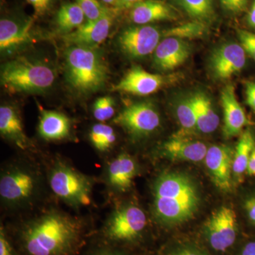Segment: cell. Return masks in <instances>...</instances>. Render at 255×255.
Returning a JSON list of instances; mask_svg holds the SVG:
<instances>
[{
    "instance_id": "obj_1",
    "label": "cell",
    "mask_w": 255,
    "mask_h": 255,
    "mask_svg": "<svg viewBox=\"0 0 255 255\" xmlns=\"http://www.w3.org/2000/svg\"><path fill=\"white\" fill-rule=\"evenodd\" d=\"M84 228L78 216L49 207L26 220L20 236L29 255H71L81 243Z\"/></svg>"
},
{
    "instance_id": "obj_2",
    "label": "cell",
    "mask_w": 255,
    "mask_h": 255,
    "mask_svg": "<svg viewBox=\"0 0 255 255\" xmlns=\"http://www.w3.org/2000/svg\"><path fill=\"white\" fill-rule=\"evenodd\" d=\"M152 212L157 223L177 226L194 217L200 205L195 182L187 174L164 172L157 176L152 187Z\"/></svg>"
},
{
    "instance_id": "obj_3",
    "label": "cell",
    "mask_w": 255,
    "mask_h": 255,
    "mask_svg": "<svg viewBox=\"0 0 255 255\" xmlns=\"http://www.w3.org/2000/svg\"><path fill=\"white\" fill-rule=\"evenodd\" d=\"M46 174L36 164L18 158L5 164L0 174V200L3 209L17 213L33 209L46 191Z\"/></svg>"
},
{
    "instance_id": "obj_4",
    "label": "cell",
    "mask_w": 255,
    "mask_h": 255,
    "mask_svg": "<svg viewBox=\"0 0 255 255\" xmlns=\"http://www.w3.org/2000/svg\"><path fill=\"white\" fill-rule=\"evenodd\" d=\"M63 57L65 83L77 97H87L105 88L110 72L99 47L68 46Z\"/></svg>"
},
{
    "instance_id": "obj_5",
    "label": "cell",
    "mask_w": 255,
    "mask_h": 255,
    "mask_svg": "<svg viewBox=\"0 0 255 255\" xmlns=\"http://www.w3.org/2000/svg\"><path fill=\"white\" fill-rule=\"evenodd\" d=\"M57 79L54 64L44 57L20 55L1 66V85L6 92L21 95H44Z\"/></svg>"
},
{
    "instance_id": "obj_6",
    "label": "cell",
    "mask_w": 255,
    "mask_h": 255,
    "mask_svg": "<svg viewBox=\"0 0 255 255\" xmlns=\"http://www.w3.org/2000/svg\"><path fill=\"white\" fill-rule=\"evenodd\" d=\"M46 177L52 194L65 205L75 211L91 205L95 178L82 173L65 159H52Z\"/></svg>"
},
{
    "instance_id": "obj_7",
    "label": "cell",
    "mask_w": 255,
    "mask_h": 255,
    "mask_svg": "<svg viewBox=\"0 0 255 255\" xmlns=\"http://www.w3.org/2000/svg\"><path fill=\"white\" fill-rule=\"evenodd\" d=\"M35 19L23 14L3 16L0 20V53L1 58H15L23 54L41 39Z\"/></svg>"
},
{
    "instance_id": "obj_8",
    "label": "cell",
    "mask_w": 255,
    "mask_h": 255,
    "mask_svg": "<svg viewBox=\"0 0 255 255\" xmlns=\"http://www.w3.org/2000/svg\"><path fill=\"white\" fill-rule=\"evenodd\" d=\"M147 223V216L140 206L133 203H122L107 216L103 232L110 241L133 242L141 236Z\"/></svg>"
},
{
    "instance_id": "obj_9",
    "label": "cell",
    "mask_w": 255,
    "mask_h": 255,
    "mask_svg": "<svg viewBox=\"0 0 255 255\" xmlns=\"http://www.w3.org/2000/svg\"><path fill=\"white\" fill-rule=\"evenodd\" d=\"M113 123L122 128L132 139H141L158 128L160 117L152 102L143 101L124 107L114 119Z\"/></svg>"
},
{
    "instance_id": "obj_10",
    "label": "cell",
    "mask_w": 255,
    "mask_h": 255,
    "mask_svg": "<svg viewBox=\"0 0 255 255\" xmlns=\"http://www.w3.org/2000/svg\"><path fill=\"white\" fill-rule=\"evenodd\" d=\"M160 31L150 25H138L124 29L117 37V46L124 55L140 59L154 53L160 42Z\"/></svg>"
},
{
    "instance_id": "obj_11",
    "label": "cell",
    "mask_w": 255,
    "mask_h": 255,
    "mask_svg": "<svg viewBox=\"0 0 255 255\" xmlns=\"http://www.w3.org/2000/svg\"><path fill=\"white\" fill-rule=\"evenodd\" d=\"M237 216L231 208L222 206L210 216L204 226L206 238L215 251L224 252L237 238Z\"/></svg>"
},
{
    "instance_id": "obj_12",
    "label": "cell",
    "mask_w": 255,
    "mask_h": 255,
    "mask_svg": "<svg viewBox=\"0 0 255 255\" xmlns=\"http://www.w3.org/2000/svg\"><path fill=\"white\" fill-rule=\"evenodd\" d=\"M138 173L136 160L128 154L121 153L107 162L104 170L103 181L111 195H118L131 189Z\"/></svg>"
},
{
    "instance_id": "obj_13",
    "label": "cell",
    "mask_w": 255,
    "mask_h": 255,
    "mask_svg": "<svg viewBox=\"0 0 255 255\" xmlns=\"http://www.w3.org/2000/svg\"><path fill=\"white\" fill-rule=\"evenodd\" d=\"M116 12L110 9L109 12L96 20L89 21L75 31L62 36L68 46H80L97 48L107 39L113 26Z\"/></svg>"
},
{
    "instance_id": "obj_14",
    "label": "cell",
    "mask_w": 255,
    "mask_h": 255,
    "mask_svg": "<svg viewBox=\"0 0 255 255\" xmlns=\"http://www.w3.org/2000/svg\"><path fill=\"white\" fill-rule=\"evenodd\" d=\"M246 63V51L236 43H227L213 52L210 58V68L219 80H228L240 73Z\"/></svg>"
},
{
    "instance_id": "obj_15",
    "label": "cell",
    "mask_w": 255,
    "mask_h": 255,
    "mask_svg": "<svg viewBox=\"0 0 255 255\" xmlns=\"http://www.w3.org/2000/svg\"><path fill=\"white\" fill-rule=\"evenodd\" d=\"M233 160L232 149L226 145L211 146L204 159L213 182L223 192L232 189Z\"/></svg>"
},
{
    "instance_id": "obj_16",
    "label": "cell",
    "mask_w": 255,
    "mask_h": 255,
    "mask_svg": "<svg viewBox=\"0 0 255 255\" xmlns=\"http://www.w3.org/2000/svg\"><path fill=\"white\" fill-rule=\"evenodd\" d=\"M39 110L37 132L46 142H61L73 137V122L66 114L55 110H47L38 105Z\"/></svg>"
},
{
    "instance_id": "obj_17",
    "label": "cell",
    "mask_w": 255,
    "mask_h": 255,
    "mask_svg": "<svg viewBox=\"0 0 255 255\" xmlns=\"http://www.w3.org/2000/svg\"><path fill=\"white\" fill-rule=\"evenodd\" d=\"M0 134L19 150L26 151L33 147L25 132L21 112L12 104H4L0 107Z\"/></svg>"
},
{
    "instance_id": "obj_18",
    "label": "cell",
    "mask_w": 255,
    "mask_h": 255,
    "mask_svg": "<svg viewBox=\"0 0 255 255\" xmlns=\"http://www.w3.org/2000/svg\"><path fill=\"white\" fill-rule=\"evenodd\" d=\"M208 147L200 140L174 135L159 148V155L172 161L198 162L205 159Z\"/></svg>"
},
{
    "instance_id": "obj_19",
    "label": "cell",
    "mask_w": 255,
    "mask_h": 255,
    "mask_svg": "<svg viewBox=\"0 0 255 255\" xmlns=\"http://www.w3.org/2000/svg\"><path fill=\"white\" fill-rule=\"evenodd\" d=\"M164 81L161 75L148 73L140 66H133L114 87L113 91L137 96L150 95L159 90Z\"/></svg>"
},
{
    "instance_id": "obj_20",
    "label": "cell",
    "mask_w": 255,
    "mask_h": 255,
    "mask_svg": "<svg viewBox=\"0 0 255 255\" xmlns=\"http://www.w3.org/2000/svg\"><path fill=\"white\" fill-rule=\"evenodd\" d=\"M191 53L189 43L181 38L167 37L159 42L153 54V63L160 70H173L182 65Z\"/></svg>"
},
{
    "instance_id": "obj_21",
    "label": "cell",
    "mask_w": 255,
    "mask_h": 255,
    "mask_svg": "<svg viewBox=\"0 0 255 255\" xmlns=\"http://www.w3.org/2000/svg\"><path fill=\"white\" fill-rule=\"evenodd\" d=\"M221 105L223 110V132L225 136L231 137L241 133L248 124L246 113L236 98L235 88L228 85L221 92Z\"/></svg>"
},
{
    "instance_id": "obj_22",
    "label": "cell",
    "mask_w": 255,
    "mask_h": 255,
    "mask_svg": "<svg viewBox=\"0 0 255 255\" xmlns=\"http://www.w3.org/2000/svg\"><path fill=\"white\" fill-rule=\"evenodd\" d=\"M175 18L173 9L165 3L156 0H145L130 9V18L137 25Z\"/></svg>"
},
{
    "instance_id": "obj_23",
    "label": "cell",
    "mask_w": 255,
    "mask_h": 255,
    "mask_svg": "<svg viewBox=\"0 0 255 255\" xmlns=\"http://www.w3.org/2000/svg\"><path fill=\"white\" fill-rule=\"evenodd\" d=\"M191 100L195 112L198 131L204 134L214 132L219 127V117L208 96L197 92L191 96Z\"/></svg>"
},
{
    "instance_id": "obj_24",
    "label": "cell",
    "mask_w": 255,
    "mask_h": 255,
    "mask_svg": "<svg viewBox=\"0 0 255 255\" xmlns=\"http://www.w3.org/2000/svg\"><path fill=\"white\" fill-rule=\"evenodd\" d=\"M85 13L76 2L62 4L55 17V29L62 36L68 34L85 23Z\"/></svg>"
},
{
    "instance_id": "obj_25",
    "label": "cell",
    "mask_w": 255,
    "mask_h": 255,
    "mask_svg": "<svg viewBox=\"0 0 255 255\" xmlns=\"http://www.w3.org/2000/svg\"><path fill=\"white\" fill-rule=\"evenodd\" d=\"M89 141L93 148L100 154H107L113 150L117 141L114 128L105 123L94 124L88 132Z\"/></svg>"
},
{
    "instance_id": "obj_26",
    "label": "cell",
    "mask_w": 255,
    "mask_h": 255,
    "mask_svg": "<svg viewBox=\"0 0 255 255\" xmlns=\"http://www.w3.org/2000/svg\"><path fill=\"white\" fill-rule=\"evenodd\" d=\"M255 147L253 133L250 130H246L240 137L236 153L233 157V175L235 179L241 180L243 174L247 172L250 157Z\"/></svg>"
},
{
    "instance_id": "obj_27",
    "label": "cell",
    "mask_w": 255,
    "mask_h": 255,
    "mask_svg": "<svg viewBox=\"0 0 255 255\" xmlns=\"http://www.w3.org/2000/svg\"><path fill=\"white\" fill-rule=\"evenodd\" d=\"M176 115L182 128L177 135L189 137L191 134L198 131L197 122L191 96L183 97L178 101L176 105Z\"/></svg>"
},
{
    "instance_id": "obj_28",
    "label": "cell",
    "mask_w": 255,
    "mask_h": 255,
    "mask_svg": "<svg viewBox=\"0 0 255 255\" xmlns=\"http://www.w3.org/2000/svg\"><path fill=\"white\" fill-rule=\"evenodd\" d=\"M179 4L191 17L204 20L211 16L214 11L213 0H178Z\"/></svg>"
},
{
    "instance_id": "obj_29",
    "label": "cell",
    "mask_w": 255,
    "mask_h": 255,
    "mask_svg": "<svg viewBox=\"0 0 255 255\" xmlns=\"http://www.w3.org/2000/svg\"><path fill=\"white\" fill-rule=\"evenodd\" d=\"M206 26L201 22H191L184 23L180 26H176L167 30L164 33L166 37H175V38H199L205 33Z\"/></svg>"
},
{
    "instance_id": "obj_30",
    "label": "cell",
    "mask_w": 255,
    "mask_h": 255,
    "mask_svg": "<svg viewBox=\"0 0 255 255\" xmlns=\"http://www.w3.org/2000/svg\"><path fill=\"white\" fill-rule=\"evenodd\" d=\"M115 100L112 97H102L94 103L92 114L96 120L105 123L115 115Z\"/></svg>"
},
{
    "instance_id": "obj_31",
    "label": "cell",
    "mask_w": 255,
    "mask_h": 255,
    "mask_svg": "<svg viewBox=\"0 0 255 255\" xmlns=\"http://www.w3.org/2000/svg\"><path fill=\"white\" fill-rule=\"evenodd\" d=\"M85 13L87 20L92 21L102 17L110 11V8L101 4L98 0H75Z\"/></svg>"
},
{
    "instance_id": "obj_32",
    "label": "cell",
    "mask_w": 255,
    "mask_h": 255,
    "mask_svg": "<svg viewBox=\"0 0 255 255\" xmlns=\"http://www.w3.org/2000/svg\"><path fill=\"white\" fill-rule=\"evenodd\" d=\"M33 6L35 17H43L53 9L59 0H26Z\"/></svg>"
},
{
    "instance_id": "obj_33",
    "label": "cell",
    "mask_w": 255,
    "mask_h": 255,
    "mask_svg": "<svg viewBox=\"0 0 255 255\" xmlns=\"http://www.w3.org/2000/svg\"><path fill=\"white\" fill-rule=\"evenodd\" d=\"M242 46L252 58L255 60V34L251 32L240 30L238 31Z\"/></svg>"
},
{
    "instance_id": "obj_34",
    "label": "cell",
    "mask_w": 255,
    "mask_h": 255,
    "mask_svg": "<svg viewBox=\"0 0 255 255\" xmlns=\"http://www.w3.org/2000/svg\"><path fill=\"white\" fill-rule=\"evenodd\" d=\"M223 7L234 14L241 13L246 9L248 0H221Z\"/></svg>"
},
{
    "instance_id": "obj_35",
    "label": "cell",
    "mask_w": 255,
    "mask_h": 255,
    "mask_svg": "<svg viewBox=\"0 0 255 255\" xmlns=\"http://www.w3.org/2000/svg\"><path fill=\"white\" fill-rule=\"evenodd\" d=\"M0 255H14L12 247L6 238L4 228L0 229Z\"/></svg>"
},
{
    "instance_id": "obj_36",
    "label": "cell",
    "mask_w": 255,
    "mask_h": 255,
    "mask_svg": "<svg viewBox=\"0 0 255 255\" xmlns=\"http://www.w3.org/2000/svg\"><path fill=\"white\" fill-rule=\"evenodd\" d=\"M246 102L248 106L255 112V82H248L246 85Z\"/></svg>"
},
{
    "instance_id": "obj_37",
    "label": "cell",
    "mask_w": 255,
    "mask_h": 255,
    "mask_svg": "<svg viewBox=\"0 0 255 255\" xmlns=\"http://www.w3.org/2000/svg\"><path fill=\"white\" fill-rule=\"evenodd\" d=\"M167 255H208L206 253H203L200 251L194 249V248H187V247H183V248H177L174 251L169 252Z\"/></svg>"
},
{
    "instance_id": "obj_38",
    "label": "cell",
    "mask_w": 255,
    "mask_h": 255,
    "mask_svg": "<svg viewBox=\"0 0 255 255\" xmlns=\"http://www.w3.org/2000/svg\"><path fill=\"white\" fill-rule=\"evenodd\" d=\"M245 209L248 218L255 225V196L247 199L245 203Z\"/></svg>"
},
{
    "instance_id": "obj_39",
    "label": "cell",
    "mask_w": 255,
    "mask_h": 255,
    "mask_svg": "<svg viewBox=\"0 0 255 255\" xmlns=\"http://www.w3.org/2000/svg\"><path fill=\"white\" fill-rule=\"evenodd\" d=\"M143 1L145 0H117L115 8L117 10L131 9L134 6Z\"/></svg>"
},
{
    "instance_id": "obj_40",
    "label": "cell",
    "mask_w": 255,
    "mask_h": 255,
    "mask_svg": "<svg viewBox=\"0 0 255 255\" xmlns=\"http://www.w3.org/2000/svg\"><path fill=\"white\" fill-rule=\"evenodd\" d=\"M247 172L250 175L255 176V147L252 152L251 157H250Z\"/></svg>"
},
{
    "instance_id": "obj_41",
    "label": "cell",
    "mask_w": 255,
    "mask_h": 255,
    "mask_svg": "<svg viewBox=\"0 0 255 255\" xmlns=\"http://www.w3.org/2000/svg\"><path fill=\"white\" fill-rule=\"evenodd\" d=\"M241 255H255V241L247 243L243 248Z\"/></svg>"
},
{
    "instance_id": "obj_42",
    "label": "cell",
    "mask_w": 255,
    "mask_h": 255,
    "mask_svg": "<svg viewBox=\"0 0 255 255\" xmlns=\"http://www.w3.org/2000/svg\"><path fill=\"white\" fill-rule=\"evenodd\" d=\"M248 23L252 27L255 28V0L252 5L251 9L250 10L248 18Z\"/></svg>"
},
{
    "instance_id": "obj_43",
    "label": "cell",
    "mask_w": 255,
    "mask_h": 255,
    "mask_svg": "<svg viewBox=\"0 0 255 255\" xmlns=\"http://www.w3.org/2000/svg\"><path fill=\"white\" fill-rule=\"evenodd\" d=\"M95 255H123L121 253H117V252H114L112 251H101L100 253H97Z\"/></svg>"
},
{
    "instance_id": "obj_44",
    "label": "cell",
    "mask_w": 255,
    "mask_h": 255,
    "mask_svg": "<svg viewBox=\"0 0 255 255\" xmlns=\"http://www.w3.org/2000/svg\"><path fill=\"white\" fill-rule=\"evenodd\" d=\"M104 3L105 4L109 5H113V6H115L116 4H117V0H102Z\"/></svg>"
}]
</instances>
